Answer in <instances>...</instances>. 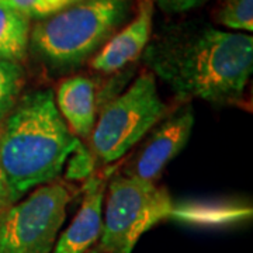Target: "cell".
<instances>
[{
  "label": "cell",
  "mask_w": 253,
  "mask_h": 253,
  "mask_svg": "<svg viewBox=\"0 0 253 253\" xmlns=\"http://www.w3.org/2000/svg\"><path fill=\"white\" fill-rule=\"evenodd\" d=\"M109 172L91 173L83 186L78 214L59 236L52 253H86L100 239L103 229V201Z\"/></svg>",
  "instance_id": "cell-9"
},
{
  "label": "cell",
  "mask_w": 253,
  "mask_h": 253,
  "mask_svg": "<svg viewBox=\"0 0 253 253\" xmlns=\"http://www.w3.org/2000/svg\"><path fill=\"white\" fill-rule=\"evenodd\" d=\"M155 76L142 72L123 93L101 106L90 134V152L103 165L117 162L169 114Z\"/></svg>",
  "instance_id": "cell-4"
},
{
  "label": "cell",
  "mask_w": 253,
  "mask_h": 253,
  "mask_svg": "<svg viewBox=\"0 0 253 253\" xmlns=\"http://www.w3.org/2000/svg\"><path fill=\"white\" fill-rule=\"evenodd\" d=\"M217 21L235 31H253V0H224L217 11Z\"/></svg>",
  "instance_id": "cell-13"
},
{
  "label": "cell",
  "mask_w": 253,
  "mask_h": 253,
  "mask_svg": "<svg viewBox=\"0 0 253 253\" xmlns=\"http://www.w3.org/2000/svg\"><path fill=\"white\" fill-rule=\"evenodd\" d=\"M30 18H45L63 7L69 6V0H0Z\"/></svg>",
  "instance_id": "cell-14"
},
{
  "label": "cell",
  "mask_w": 253,
  "mask_h": 253,
  "mask_svg": "<svg viewBox=\"0 0 253 253\" xmlns=\"http://www.w3.org/2000/svg\"><path fill=\"white\" fill-rule=\"evenodd\" d=\"M31 18L0 1V59L24 62L30 49Z\"/></svg>",
  "instance_id": "cell-11"
},
{
  "label": "cell",
  "mask_w": 253,
  "mask_h": 253,
  "mask_svg": "<svg viewBox=\"0 0 253 253\" xmlns=\"http://www.w3.org/2000/svg\"><path fill=\"white\" fill-rule=\"evenodd\" d=\"M86 253H106V252L100 251L99 248L96 246V248H90V249H89V251H87V252H86Z\"/></svg>",
  "instance_id": "cell-18"
},
{
  "label": "cell",
  "mask_w": 253,
  "mask_h": 253,
  "mask_svg": "<svg viewBox=\"0 0 253 253\" xmlns=\"http://www.w3.org/2000/svg\"><path fill=\"white\" fill-rule=\"evenodd\" d=\"M75 1H79V0H69V3L72 4V3H75Z\"/></svg>",
  "instance_id": "cell-19"
},
{
  "label": "cell",
  "mask_w": 253,
  "mask_h": 253,
  "mask_svg": "<svg viewBox=\"0 0 253 253\" xmlns=\"http://www.w3.org/2000/svg\"><path fill=\"white\" fill-rule=\"evenodd\" d=\"M132 0H79L38 20L30 48L51 71H71L90 59L117 33Z\"/></svg>",
  "instance_id": "cell-3"
},
{
  "label": "cell",
  "mask_w": 253,
  "mask_h": 253,
  "mask_svg": "<svg viewBox=\"0 0 253 253\" xmlns=\"http://www.w3.org/2000/svg\"><path fill=\"white\" fill-rule=\"evenodd\" d=\"M194 126V111L187 103L169 113L155 126L141 149L124 165L121 174L132 179L155 181L163 169L184 149Z\"/></svg>",
  "instance_id": "cell-7"
},
{
  "label": "cell",
  "mask_w": 253,
  "mask_h": 253,
  "mask_svg": "<svg viewBox=\"0 0 253 253\" xmlns=\"http://www.w3.org/2000/svg\"><path fill=\"white\" fill-rule=\"evenodd\" d=\"M69 201L68 187L51 181L0 211V253H51Z\"/></svg>",
  "instance_id": "cell-6"
},
{
  "label": "cell",
  "mask_w": 253,
  "mask_h": 253,
  "mask_svg": "<svg viewBox=\"0 0 253 253\" xmlns=\"http://www.w3.org/2000/svg\"><path fill=\"white\" fill-rule=\"evenodd\" d=\"M142 59L180 101L236 103L252 75L253 38L206 24L176 26L152 38Z\"/></svg>",
  "instance_id": "cell-1"
},
{
  "label": "cell",
  "mask_w": 253,
  "mask_h": 253,
  "mask_svg": "<svg viewBox=\"0 0 253 253\" xmlns=\"http://www.w3.org/2000/svg\"><path fill=\"white\" fill-rule=\"evenodd\" d=\"M79 144L51 89L20 97L0 123V162L18 201L30 190L54 181Z\"/></svg>",
  "instance_id": "cell-2"
},
{
  "label": "cell",
  "mask_w": 253,
  "mask_h": 253,
  "mask_svg": "<svg viewBox=\"0 0 253 253\" xmlns=\"http://www.w3.org/2000/svg\"><path fill=\"white\" fill-rule=\"evenodd\" d=\"M94 158L90 149L84 145L79 144L73 151L72 156L68 159V169H66V179L69 180H83L87 179L93 173Z\"/></svg>",
  "instance_id": "cell-15"
},
{
  "label": "cell",
  "mask_w": 253,
  "mask_h": 253,
  "mask_svg": "<svg viewBox=\"0 0 253 253\" xmlns=\"http://www.w3.org/2000/svg\"><path fill=\"white\" fill-rule=\"evenodd\" d=\"M17 197L14 196L13 190L10 187L7 176L3 170V166H1V162H0V211L6 210L11 204L17 203Z\"/></svg>",
  "instance_id": "cell-17"
},
{
  "label": "cell",
  "mask_w": 253,
  "mask_h": 253,
  "mask_svg": "<svg viewBox=\"0 0 253 253\" xmlns=\"http://www.w3.org/2000/svg\"><path fill=\"white\" fill-rule=\"evenodd\" d=\"M208 0H154L155 6L165 13L170 14H180L193 9H197L200 6L206 4Z\"/></svg>",
  "instance_id": "cell-16"
},
{
  "label": "cell",
  "mask_w": 253,
  "mask_h": 253,
  "mask_svg": "<svg viewBox=\"0 0 253 253\" xmlns=\"http://www.w3.org/2000/svg\"><path fill=\"white\" fill-rule=\"evenodd\" d=\"M55 103L73 135L78 138L90 136L99 113L94 82L86 76L63 79L58 84Z\"/></svg>",
  "instance_id": "cell-10"
},
{
  "label": "cell",
  "mask_w": 253,
  "mask_h": 253,
  "mask_svg": "<svg viewBox=\"0 0 253 253\" xmlns=\"http://www.w3.org/2000/svg\"><path fill=\"white\" fill-rule=\"evenodd\" d=\"M106 210L97 245L106 253H132L148 229L174 214V204L163 187L117 174L106 187Z\"/></svg>",
  "instance_id": "cell-5"
},
{
  "label": "cell",
  "mask_w": 253,
  "mask_h": 253,
  "mask_svg": "<svg viewBox=\"0 0 253 253\" xmlns=\"http://www.w3.org/2000/svg\"><path fill=\"white\" fill-rule=\"evenodd\" d=\"M24 84V71L20 63L0 59V123L17 104Z\"/></svg>",
  "instance_id": "cell-12"
},
{
  "label": "cell",
  "mask_w": 253,
  "mask_h": 253,
  "mask_svg": "<svg viewBox=\"0 0 253 253\" xmlns=\"http://www.w3.org/2000/svg\"><path fill=\"white\" fill-rule=\"evenodd\" d=\"M155 7L154 0H138L134 18L91 56V69L106 75L116 73L142 56L152 37Z\"/></svg>",
  "instance_id": "cell-8"
}]
</instances>
